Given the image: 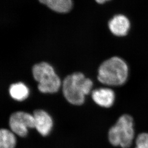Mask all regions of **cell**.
Returning a JSON list of instances; mask_svg holds the SVG:
<instances>
[{"label":"cell","instance_id":"obj_1","mask_svg":"<svg viewBox=\"0 0 148 148\" xmlns=\"http://www.w3.org/2000/svg\"><path fill=\"white\" fill-rule=\"evenodd\" d=\"M129 67L122 58L113 56L105 60L101 64L97 79L102 84L109 86H120L127 81Z\"/></svg>","mask_w":148,"mask_h":148},{"label":"cell","instance_id":"obj_2","mask_svg":"<svg viewBox=\"0 0 148 148\" xmlns=\"http://www.w3.org/2000/svg\"><path fill=\"white\" fill-rule=\"evenodd\" d=\"M136 136L134 119L130 115L124 114L109 129L108 138L114 147L130 148L134 144Z\"/></svg>","mask_w":148,"mask_h":148},{"label":"cell","instance_id":"obj_3","mask_svg":"<svg viewBox=\"0 0 148 148\" xmlns=\"http://www.w3.org/2000/svg\"><path fill=\"white\" fill-rule=\"evenodd\" d=\"M92 86L90 79L86 78L81 72H75L68 75L63 80V95L70 104L81 105L84 104L85 95L89 93Z\"/></svg>","mask_w":148,"mask_h":148},{"label":"cell","instance_id":"obj_4","mask_svg":"<svg viewBox=\"0 0 148 148\" xmlns=\"http://www.w3.org/2000/svg\"><path fill=\"white\" fill-rule=\"evenodd\" d=\"M34 78L38 83V89L42 93L57 92L61 86L60 78L51 66L46 62L35 64L32 68Z\"/></svg>","mask_w":148,"mask_h":148},{"label":"cell","instance_id":"obj_5","mask_svg":"<svg viewBox=\"0 0 148 148\" xmlns=\"http://www.w3.org/2000/svg\"><path fill=\"white\" fill-rule=\"evenodd\" d=\"M9 126L12 131L20 137H25L28 133V129L35 127L33 115L24 112H15L9 119Z\"/></svg>","mask_w":148,"mask_h":148},{"label":"cell","instance_id":"obj_6","mask_svg":"<svg viewBox=\"0 0 148 148\" xmlns=\"http://www.w3.org/2000/svg\"><path fill=\"white\" fill-rule=\"evenodd\" d=\"M108 28L110 32L116 36L122 37L127 35L130 28L129 18L123 15H116L108 22Z\"/></svg>","mask_w":148,"mask_h":148},{"label":"cell","instance_id":"obj_7","mask_svg":"<svg viewBox=\"0 0 148 148\" xmlns=\"http://www.w3.org/2000/svg\"><path fill=\"white\" fill-rule=\"evenodd\" d=\"M92 97L95 104L102 107L106 108L112 107L116 100L114 91L108 88L95 89L92 93Z\"/></svg>","mask_w":148,"mask_h":148},{"label":"cell","instance_id":"obj_8","mask_svg":"<svg viewBox=\"0 0 148 148\" xmlns=\"http://www.w3.org/2000/svg\"><path fill=\"white\" fill-rule=\"evenodd\" d=\"M35 127L41 135L46 136L51 130L53 121L51 116L42 110H36L34 112Z\"/></svg>","mask_w":148,"mask_h":148},{"label":"cell","instance_id":"obj_9","mask_svg":"<svg viewBox=\"0 0 148 148\" xmlns=\"http://www.w3.org/2000/svg\"><path fill=\"white\" fill-rule=\"evenodd\" d=\"M12 98L18 101H23L28 97L29 91L27 86L22 82L12 84L9 88Z\"/></svg>","mask_w":148,"mask_h":148},{"label":"cell","instance_id":"obj_10","mask_svg":"<svg viewBox=\"0 0 148 148\" xmlns=\"http://www.w3.org/2000/svg\"><path fill=\"white\" fill-rule=\"evenodd\" d=\"M46 5L51 10L57 13H68L73 7L72 0H47Z\"/></svg>","mask_w":148,"mask_h":148},{"label":"cell","instance_id":"obj_11","mask_svg":"<svg viewBox=\"0 0 148 148\" xmlns=\"http://www.w3.org/2000/svg\"><path fill=\"white\" fill-rule=\"evenodd\" d=\"M13 132L6 129L0 131V148H15L16 140Z\"/></svg>","mask_w":148,"mask_h":148},{"label":"cell","instance_id":"obj_12","mask_svg":"<svg viewBox=\"0 0 148 148\" xmlns=\"http://www.w3.org/2000/svg\"><path fill=\"white\" fill-rule=\"evenodd\" d=\"M134 148H148V132H143L136 136Z\"/></svg>","mask_w":148,"mask_h":148},{"label":"cell","instance_id":"obj_13","mask_svg":"<svg viewBox=\"0 0 148 148\" xmlns=\"http://www.w3.org/2000/svg\"><path fill=\"white\" fill-rule=\"evenodd\" d=\"M110 0H95V1L99 4H103L106 3V1H109Z\"/></svg>","mask_w":148,"mask_h":148},{"label":"cell","instance_id":"obj_14","mask_svg":"<svg viewBox=\"0 0 148 148\" xmlns=\"http://www.w3.org/2000/svg\"><path fill=\"white\" fill-rule=\"evenodd\" d=\"M38 1H39L40 3H42V4H45V5L47 1V0H38Z\"/></svg>","mask_w":148,"mask_h":148}]
</instances>
